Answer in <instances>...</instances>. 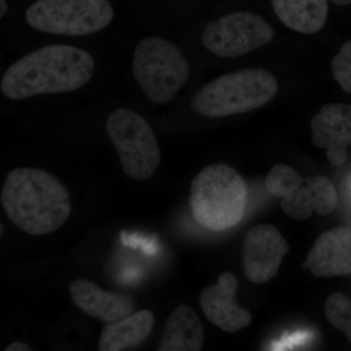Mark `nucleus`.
Wrapping results in <instances>:
<instances>
[{
    "label": "nucleus",
    "instance_id": "nucleus-1",
    "mask_svg": "<svg viewBox=\"0 0 351 351\" xmlns=\"http://www.w3.org/2000/svg\"><path fill=\"white\" fill-rule=\"evenodd\" d=\"M93 58L75 46L55 44L32 51L9 66L0 83L2 94L20 101L41 94L73 92L94 75Z\"/></svg>",
    "mask_w": 351,
    "mask_h": 351
},
{
    "label": "nucleus",
    "instance_id": "nucleus-2",
    "mask_svg": "<svg viewBox=\"0 0 351 351\" xmlns=\"http://www.w3.org/2000/svg\"><path fill=\"white\" fill-rule=\"evenodd\" d=\"M0 200L14 225L32 237L56 232L71 213L68 189L55 176L38 168L11 171Z\"/></svg>",
    "mask_w": 351,
    "mask_h": 351
},
{
    "label": "nucleus",
    "instance_id": "nucleus-3",
    "mask_svg": "<svg viewBox=\"0 0 351 351\" xmlns=\"http://www.w3.org/2000/svg\"><path fill=\"white\" fill-rule=\"evenodd\" d=\"M246 204L243 178L226 164L207 166L191 182V214L207 230L221 232L237 226L244 217Z\"/></svg>",
    "mask_w": 351,
    "mask_h": 351
},
{
    "label": "nucleus",
    "instance_id": "nucleus-4",
    "mask_svg": "<svg viewBox=\"0 0 351 351\" xmlns=\"http://www.w3.org/2000/svg\"><path fill=\"white\" fill-rule=\"evenodd\" d=\"M278 83L263 69L226 73L196 91L191 108L205 117H225L257 110L276 96Z\"/></svg>",
    "mask_w": 351,
    "mask_h": 351
},
{
    "label": "nucleus",
    "instance_id": "nucleus-5",
    "mask_svg": "<svg viewBox=\"0 0 351 351\" xmlns=\"http://www.w3.org/2000/svg\"><path fill=\"white\" fill-rule=\"evenodd\" d=\"M133 73L149 100L165 105L188 82L191 68L174 44L160 38H147L138 44L134 52Z\"/></svg>",
    "mask_w": 351,
    "mask_h": 351
},
{
    "label": "nucleus",
    "instance_id": "nucleus-6",
    "mask_svg": "<svg viewBox=\"0 0 351 351\" xmlns=\"http://www.w3.org/2000/svg\"><path fill=\"white\" fill-rule=\"evenodd\" d=\"M113 17L108 0H36L25 11V20L34 29L69 36L100 32Z\"/></svg>",
    "mask_w": 351,
    "mask_h": 351
},
{
    "label": "nucleus",
    "instance_id": "nucleus-7",
    "mask_svg": "<svg viewBox=\"0 0 351 351\" xmlns=\"http://www.w3.org/2000/svg\"><path fill=\"white\" fill-rule=\"evenodd\" d=\"M106 130L124 173L136 181L152 177L160 164L161 152L149 122L134 110L119 108L108 115Z\"/></svg>",
    "mask_w": 351,
    "mask_h": 351
},
{
    "label": "nucleus",
    "instance_id": "nucleus-8",
    "mask_svg": "<svg viewBox=\"0 0 351 351\" xmlns=\"http://www.w3.org/2000/svg\"><path fill=\"white\" fill-rule=\"evenodd\" d=\"M274 38V29L263 18L240 11L209 23L201 34V43L216 56L235 58L267 45Z\"/></svg>",
    "mask_w": 351,
    "mask_h": 351
},
{
    "label": "nucleus",
    "instance_id": "nucleus-9",
    "mask_svg": "<svg viewBox=\"0 0 351 351\" xmlns=\"http://www.w3.org/2000/svg\"><path fill=\"white\" fill-rule=\"evenodd\" d=\"M242 250L245 276L252 283L263 284L278 274L289 245L276 226L263 223L247 232Z\"/></svg>",
    "mask_w": 351,
    "mask_h": 351
},
{
    "label": "nucleus",
    "instance_id": "nucleus-10",
    "mask_svg": "<svg viewBox=\"0 0 351 351\" xmlns=\"http://www.w3.org/2000/svg\"><path fill=\"white\" fill-rule=\"evenodd\" d=\"M239 289L237 276L225 272L216 285L208 286L201 292L199 302L203 313L210 322L228 332H239L248 327L253 316L235 302Z\"/></svg>",
    "mask_w": 351,
    "mask_h": 351
},
{
    "label": "nucleus",
    "instance_id": "nucleus-11",
    "mask_svg": "<svg viewBox=\"0 0 351 351\" xmlns=\"http://www.w3.org/2000/svg\"><path fill=\"white\" fill-rule=\"evenodd\" d=\"M311 128L313 145L327 149L332 165H343L348 157L346 147L351 145V106L325 105L311 119Z\"/></svg>",
    "mask_w": 351,
    "mask_h": 351
},
{
    "label": "nucleus",
    "instance_id": "nucleus-12",
    "mask_svg": "<svg viewBox=\"0 0 351 351\" xmlns=\"http://www.w3.org/2000/svg\"><path fill=\"white\" fill-rule=\"evenodd\" d=\"M302 269L319 278L351 274V228L341 226L319 235Z\"/></svg>",
    "mask_w": 351,
    "mask_h": 351
},
{
    "label": "nucleus",
    "instance_id": "nucleus-13",
    "mask_svg": "<svg viewBox=\"0 0 351 351\" xmlns=\"http://www.w3.org/2000/svg\"><path fill=\"white\" fill-rule=\"evenodd\" d=\"M69 292L73 304L83 313L107 324L123 319L135 311L133 295L104 291L86 279L73 281Z\"/></svg>",
    "mask_w": 351,
    "mask_h": 351
},
{
    "label": "nucleus",
    "instance_id": "nucleus-14",
    "mask_svg": "<svg viewBox=\"0 0 351 351\" xmlns=\"http://www.w3.org/2000/svg\"><path fill=\"white\" fill-rule=\"evenodd\" d=\"M338 202V193L332 182L323 176H313L304 178L297 191L282 198L281 208L289 218L304 221L313 211L321 216L332 213Z\"/></svg>",
    "mask_w": 351,
    "mask_h": 351
},
{
    "label": "nucleus",
    "instance_id": "nucleus-15",
    "mask_svg": "<svg viewBox=\"0 0 351 351\" xmlns=\"http://www.w3.org/2000/svg\"><path fill=\"white\" fill-rule=\"evenodd\" d=\"M204 339V328L197 314L188 304H181L166 321L157 350L199 351Z\"/></svg>",
    "mask_w": 351,
    "mask_h": 351
},
{
    "label": "nucleus",
    "instance_id": "nucleus-16",
    "mask_svg": "<svg viewBox=\"0 0 351 351\" xmlns=\"http://www.w3.org/2000/svg\"><path fill=\"white\" fill-rule=\"evenodd\" d=\"M154 325V315L149 309L110 323L101 332L99 350L120 351L137 348L151 335Z\"/></svg>",
    "mask_w": 351,
    "mask_h": 351
},
{
    "label": "nucleus",
    "instance_id": "nucleus-17",
    "mask_svg": "<svg viewBox=\"0 0 351 351\" xmlns=\"http://www.w3.org/2000/svg\"><path fill=\"white\" fill-rule=\"evenodd\" d=\"M271 4L279 20L300 34H316L326 24L327 0H271Z\"/></svg>",
    "mask_w": 351,
    "mask_h": 351
},
{
    "label": "nucleus",
    "instance_id": "nucleus-18",
    "mask_svg": "<svg viewBox=\"0 0 351 351\" xmlns=\"http://www.w3.org/2000/svg\"><path fill=\"white\" fill-rule=\"evenodd\" d=\"M304 182V177L285 164H276L265 179V189L270 195L284 198L297 191Z\"/></svg>",
    "mask_w": 351,
    "mask_h": 351
},
{
    "label": "nucleus",
    "instance_id": "nucleus-19",
    "mask_svg": "<svg viewBox=\"0 0 351 351\" xmlns=\"http://www.w3.org/2000/svg\"><path fill=\"white\" fill-rule=\"evenodd\" d=\"M324 313L332 327L343 332L351 343V300L343 293H334L325 302Z\"/></svg>",
    "mask_w": 351,
    "mask_h": 351
},
{
    "label": "nucleus",
    "instance_id": "nucleus-20",
    "mask_svg": "<svg viewBox=\"0 0 351 351\" xmlns=\"http://www.w3.org/2000/svg\"><path fill=\"white\" fill-rule=\"evenodd\" d=\"M332 73L343 91L351 93V41L343 44L332 60Z\"/></svg>",
    "mask_w": 351,
    "mask_h": 351
},
{
    "label": "nucleus",
    "instance_id": "nucleus-21",
    "mask_svg": "<svg viewBox=\"0 0 351 351\" xmlns=\"http://www.w3.org/2000/svg\"><path fill=\"white\" fill-rule=\"evenodd\" d=\"M5 351H31L32 348L27 343H23V341H14L10 343L7 348Z\"/></svg>",
    "mask_w": 351,
    "mask_h": 351
},
{
    "label": "nucleus",
    "instance_id": "nucleus-22",
    "mask_svg": "<svg viewBox=\"0 0 351 351\" xmlns=\"http://www.w3.org/2000/svg\"><path fill=\"white\" fill-rule=\"evenodd\" d=\"M8 11V3L6 0H0V17L3 18Z\"/></svg>",
    "mask_w": 351,
    "mask_h": 351
},
{
    "label": "nucleus",
    "instance_id": "nucleus-23",
    "mask_svg": "<svg viewBox=\"0 0 351 351\" xmlns=\"http://www.w3.org/2000/svg\"><path fill=\"white\" fill-rule=\"evenodd\" d=\"M332 3L337 4V5H350L351 4V0H331Z\"/></svg>",
    "mask_w": 351,
    "mask_h": 351
}]
</instances>
